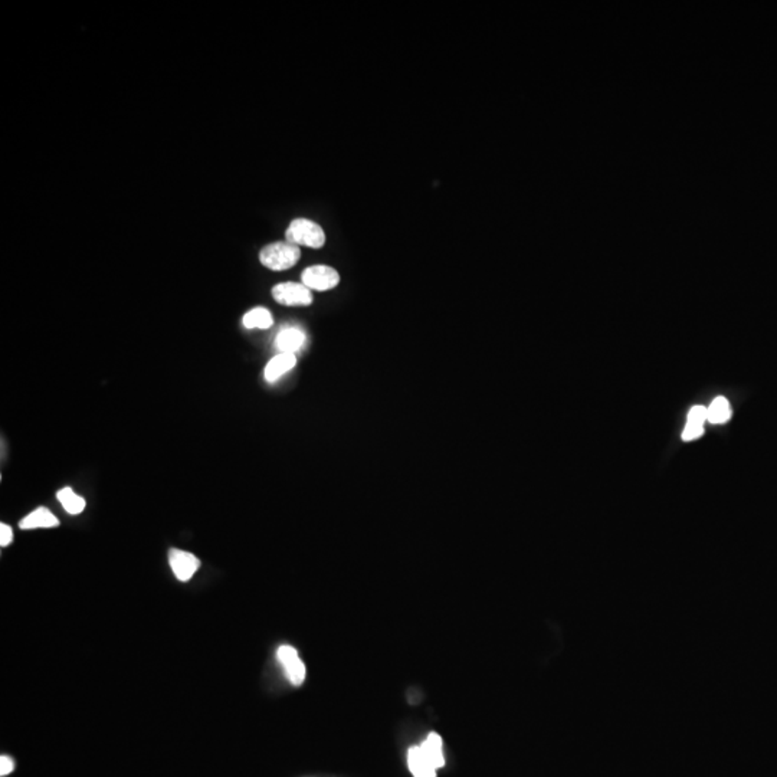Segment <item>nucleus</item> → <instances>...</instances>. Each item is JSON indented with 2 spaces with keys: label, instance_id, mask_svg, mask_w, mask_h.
Segmentation results:
<instances>
[{
  "label": "nucleus",
  "instance_id": "obj_1",
  "mask_svg": "<svg viewBox=\"0 0 777 777\" xmlns=\"http://www.w3.org/2000/svg\"><path fill=\"white\" fill-rule=\"evenodd\" d=\"M301 257V251L297 245L290 242L269 243L261 250L259 261L271 271H286L293 268Z\"/></svg>",
  "mask_w": 777,
  "mask_h": 777
},
{
  "label": "nucleus",
  "instance_id": "obj_2",
  "mask_svg": "<svg viewBox=\"0 0 777 777\" xmlns=\"http://www.w3.org/2000/svg\"><path fill=\"white\" fill-rule=\"evenodd\" d=\"M287 242L297 246H307V248L320 250L326 243V233L323 228L310 219H294L287 232Z\"/></svg>",
  "mask_w": 777,
  "mask_h": 777
},
{
  "label": "nucleus",
  "instance_id": "obj_3",
  "mask_svg": "<svg viewBox=\"0 0 777 777\" xmlns=\"http://www.w3.org/2000/svg\"><path fill=\"white\" fill-rule=\"evenodd\" d=\"M274 300L287 307H307L312 302L311 290H308L302 282H281L272 288Z\"/></svg>",
  "mask_w": 777,
  "mask_h": 777
},
{
  "label": "nucleus",
  "instance_id": "obj_4",
  "mask_svg": "<svg viewBox=\"0 0 777 777\" xmlns=\"http://www.w3.org/2000/svg\"><path fill=\"white\" fill-rule=\"evenodd\" d=\"M301 282L308 290L329 291L338 286V272L327 265H314L307 268L301 275Z\"/></svg>",
  "mask_w": 777,
  "mask_h": 777
},
{
  "label": "nucleus",
  "instance_id": "obj_5",
  "mask_svg": "<svg viewBox=\"0 0 777 777\" xmlns=\"http://www.w3.org/2000/svg\"><path fill=\"white\" fill-rule=\"evenodd\" d=\"M169 563L174 576L181 582L190 580L200 568V560L195 554L178 549L170 550Z\"/></svg>",
  "mask_w": 777,
  "mask_h": 777
},
{
  "label": "nucleus",
  "instance_id": "obj_6",
  "mask_svg": "<svg viewBox=\"0 0 777 777\" xmlns=\"http://www.w3.org/2000/svg\"><path fill=\"white\" fill-rule=\"evenodd\" d=\"M276 656H278V661L281 662V665L284 666L290 683L294 684V685H301L305 680L307 671H305L304 662L298 656L297 649H294L290 645H282V647H279V649L276 652Z\"/></svg>",
  "mask_w": 777,
  "mask_h": 777
},
{
  "label": "nucleus",
  "instance_id": "obj_7",
  "mask_svg": "<svg viewBox=\"0 0 777 777\" xmlns=\"http://www.w3.org/2000/svg\"><path fill=\"white\" fill-rule=\"evenodd\" d=\"M304 344H305V333L297 327L282 329L275 338L276 350L279 353H290V355H295L297 351L302 348Z\"/></svg>",
  "mask_w": 777,
  "mask_h": 777
},
{
  "label": "nucleus",
  "instance_id": "obj_8",
  "mask_svg": "<svg viewBox=\"0 0 777 777\" xmlns=\"http://www.w3.org/2000/svg\"><path fill=\"white\" fill-rule=\"evenodd\" d=\"M297 365L295 355H290V353H278V355L271 359L265 367V379L269 383L276 381L286 373H288L291 369H294Z\"/></svg>",
  "mask_w": 777,
  "mask_h": 777
},
{
  "label": "nucleus",
  "instance_id": "obj_9",
  "mask_svg": "<svg viewBox=\"0 0 777 777\" xmlns=\"http://www.w3.org/2000/svg\"><path fill=\"white\" fill-rule=\"evenodd\" d=\"M409 769L415 777H436V767L423 753L420 746L409 750Z\"/></svg>",
  "mask_w": 777,
  "mask_h": 777
},
{
  "label": "nucleus",
  "instance_id": "obj_10",
  "mask_svg": "<svg viewBox=\"0 0 777 777\" xmlns=\"http://www.w3.org/2000/svg\"><path fill=\"white\" fill-rule=\"evenodd\" d=\"M59 525V520L45 507H39L30 514H27L20 522L19 527L22 530H33V528H52Z\"/></svg>",
  "mask_w": 777,
  "mask_h": 777
},
{
  "label": "nucleus",
  "instance_id": "obj_11",
  "mask_svg": "<svg viewBox=\"0 0 777 777\" xmlns=\"http://www.w3.org/2000/svg\"><path fill=\"white\" fill-rule=\"evenodd\" d=\"M242 323H243L245 329L267 330L274 324V319H272V314H271L269 310H267L264 307H257V308H252L251 311H248L243 315Z\"/></svg>",
  "mask_w": 777,
  "mask_h": 777
},
{
  "label": "nucleus",
  "instance_id": "obj_12",
  "mask_svg": "<svg viewBox=\"0 0 777 777\" xmlns=\"http://www.w3.org/2000/svg\"><path fill=\"white\" fill-rule=\"evenodd\" d=\"M442 738L436 733H431L428 738L422 743V750L427 754V757L432 761V764L439 769L445 764L443 750H442Z\"/></svg>",
  "mask_w": 777,
  "mask_h": 777
},
{
  "label": "nucleus",
  "instance_id": "obj_13",
  "mask_svg": "<svg viewBox=\"0 0 777 777\" xmlns=\"http://www.w3.org/2000/svg\"><path fill=\"white\" fill-rule=\"evenodd\" d=\"M56 498L63 507V510L71 515H77L82 513L85 508V500L80 497L78 494H75L71 488L59 489L56 494Z\"/></svg>",
  "mask_w": 777,
  "mask_h": 777
},
{
  "label": "nucleus",
  "instance_id": "obj_14",
  "mask_svg": "<svg viewBox=\"0 0 777 777\" xmlns=\"http://www.w3.org/2000/svg\"><path fill=\"white\" fill-rule=\"evenodd\" d=\"M707 415H709V420L711 423H724V422H727L731 416V409H730V405H728L727 399L717 398L710 405V408L707 409Z\"/></svg>",
  "mask_w": 777,
  "mask_h": 777
},
{
  "label": "nucleus",
  "instance_id": "obj_15",
  "mask_svg": "<svg viewBox=\"0 0 777 777\" xmlns=\"http://www.w3.org/2000/svg\"><path fill=\"white\" fill-rule=\"evenodd\" d=\"M704 432V428L702 425H698V423H694V422H687V427L683 432V439L684 441H694L697 438H699Z\"/></svg>",
  "mask_w": 777,
  "mask_h": 777
},
{
  "label": "nucleus",
  "instance_id": "obj_16",
  "mask_svg": "<svg viewBox=\"0 0 777 777\" xmlns=\"http://www.w3.org/2000/svg\"><path fill=\"white\" fill-rule=\"evenodd\" d=\"M709 420L707 408L704 406H694L688 413V422L698 423V425H704V422Z\"/></svg>",
  "mask_w": 777,
  "mask_h": 777
},
{
  "label": "nucleus",
  "instance_id": "obj_17",
  "mask_svg": "<svg viewBox=\"0 0 777 777\" xmlns=\"http://www.w3.org/2000/svg\"><path fill=\"white\" fill-rule=\"evenodd\" d=\"M12 540H13V532H12L11 525L2 522V524H0V546L6 547L12 543Z\"/></svg>",
  "mask_w": 777,
  "mask_h": 777
},
{
  "label": "nucleus",
  "instance_id": "obj_18",
  "mask_svg": "<svg viewBox=\"0 0 777 777\" xmlns=\"http://www.w3.org/2000/svg\"><path fill=\"white\" fill-rule=\"evenodd\" d=\"M12 770H13V761H12V759H11V757H6V756L0 757V774L6 776V774H9Z\"/></svg>",
  "mask_w": 777,
  "mask_h": 777
}]
</instances>
